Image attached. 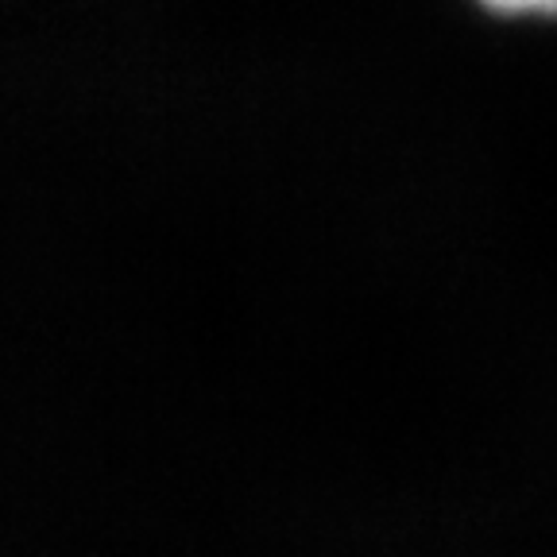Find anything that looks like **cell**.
I'll use <instances>...</instances> for the list:
<instances>
[{"label":"cell","mask_w":557,"mask_h":557,"mask_svg":"<svg viewBox=\"0 0 557 557\" xmlns=\"http://www.w3.org/2000/svg\"><path fill=\"white\" fill-rule=\"evenodd\" d=\"M496 12H557V0H484Z\"/></svg>","instance_id":"obj_1"}]
</instances>
